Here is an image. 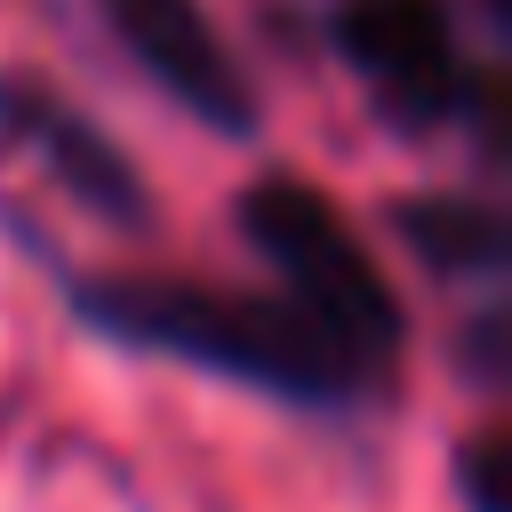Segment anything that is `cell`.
Returning <instances> with one entry per match:
<instances>
[{
	"instance_id": "obj_4",
	"label": "cell",
	"mask_w": 512,
	"mask_h": 512,
	"mask_svg": "<svg viewBox=\"0 0 512 512\" xmlns=\"http://www.w3.org/2000/svg\"><path fill=\"white\" fill-rule=\"evenodd\" d=\"M112 48L208 136L224 144H256L264 128V96H256V72L240 64V48L224 40L216 8L208 0H96Z\"/></svg>"
},
{
	"instance_id": "obj_1",
	"label": "cell",
	"mask_w": 512,
	"mask_h": 512,
	"mask_svg": "<svg viewBox=\"0 0 512 512\" xmlns=\"http://www.w3.org/2000/svg\"><path fill=\"white\" fill-rule=\"evenodd\" d=\"M32 256L48 264L56 304L88 336H104L136 360H168V368L264 392L296 416L352 424V416L384 408L392 384H400V368L360 352L336 320H320L280 280L272 288H232V280H168V272H96V264L48 256V248H32Z\"/></svg>"
},
{
	"instance_id": "obj_5",
	"label": "cell",
	"mask_w": 512,
	"mask_h": 512,
	"mask_svg": "<svg viewBox=\"0 0 512 512\" xmlns=\"http://www.w3.org/2000/svg\"><path fill=\"white\" fill-rule=\"evenodd\" d=\"M0 160H40L48 184L112 232H152V184L128 160V144L96 112L56 96L40 72L0 64Z\"/></svg>"
},
{
	"instance_id": "obj_8",
	"label": "cell",
	"mask_w": 512,
	"mask_h": 512,
	"mask_svg": "<svg viewBox=\"0 0 512 512\" xmlns=\"http://www.w3.org/2000/svg\"><path fill=\"white\" fill-rule=\"evenodd\" d=\"M456 344H464V376L480 392H504V296H480Z\"/></svg>"
},
{
	"instance_id": "obj_6",
	"label": "cell",
	"mask_w": 512,
	"mask_h": 512,
	"mask_svg": "<svg viewBox=\"0 0 512 512\" xmlns=\"http://www.w3.org/2000/svg\"><path fill=\"white\" fill-rule=\"evenodd\" d=\"M384 232L440 280L472 296H504L512 280V224L488 192H408L384 208Z\"/></svg>"
},
{
	"instance_id": "obj_9",
	"label": "cell",
	"mask_w": 512,
	"mask_h": 512,
	"mask_svg": "<svg viewBox=\"0 0 512 512\" xmlns=\"http://www.w3.org/2000/svg\"><path fill=\"white\" fill-rule=\"evenodd\" d=\"M488 16H496V24H504V0H488Z\"/></svg>"
},
{
	"instance_id": "obj_7",
	"label": "cell",
	"mask_w": 512,
	"mask_h": 512,
	"mask_svg": "<svg viewBox=\"0 0 512 512\" xmlns=\"http://www.w3.org/2000/svg\"><path fill=\"white\" fill-rule=\"evenodd\" d=\"M448 480H456L464 512H512V424L504 416H480L448 448Z\"/></svg>"
},
{
	"instance_id": "obj_2",
	"label": "cell",
	"mask_w": 512,
	"mask_h": 512,
	"mask_svg": "<svg viewBox=\"0 0 512 512\" xmlns=\"http://www.w3.org/2000/svg\"><path fill=\"white\" fill-rule=\"evenodd\" d=\"M328 48L392 128H456L496 160V64L472 48L456 0H328Z\"/></svg>"
},
{
	"instance_id": "obj_3",
	"label": "cell",
	"mask_w": 512,
	"mask_h": 512,
	"mask_svg": "<svg viewBox=\"0 0 512 512\" xmlns=\"http://www.w3.org/2000/svg\"><path fill=\"white\" fill-rule=\"evenodd\" d=\"M232 232L240 248L264 264V280H280L288 296H304L320 320H336L360 352H376L384 368H400L408 352V304L392 288V272L376 264L368 232L304 176L264 168L232 192Z\"/></svg>"
}]
</instances>
